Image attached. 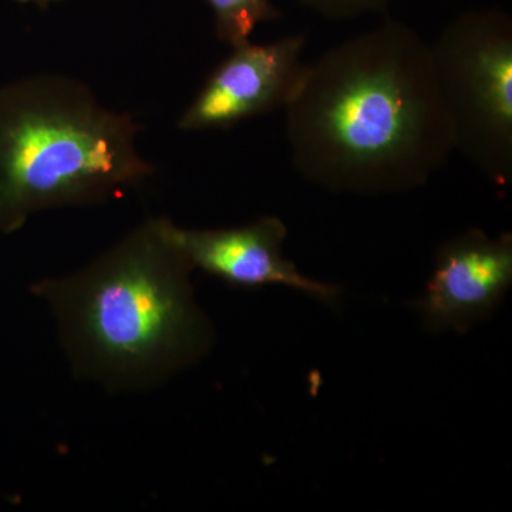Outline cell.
I'll return each instance as SVG.
<instances>
[{"mask_svg": "<svg viewBox=\"0 0 512 512\" xmlns=\"http://www.w3.org/2000/svg\"><path fill=\"white\" fill-rule=\"evenodd\" d=\"M285 111L292 164L333 191L410 190L456 151L430 46L396 20L306 64Z\"/></svg>", "mask_w": 512, "mask_h": 512, "instance_id": "obj_1", "label": "cell"}, {"mask_svg": "<svg viewBox=\"0 0 512 512\" xmlns=\"http://www.w3.org/2000/svg\"><path fill=\"white\" fill-rule=\"evenodd\" d=\"M173 224L148 220L76 274L36 285L76 375L138 392L207 355L214 333Z\"/></svg>", "mask_w": 512, "mask_h": 512, "instance_id": "obj_2", "label": "cell"}, {"mask_svg": "<svg viewBox=\"0 0 512 512\" xmlns=\"http://www.w3.org/2000/svg\"><path fill=\"white\" fill-rule=\"evenodd\" d=\"M140 124L107 109L87 84L40 74L0 92V229L33 214L100 204L153 174Z\"/></svg>", "mask_w": 512, "mask_h": 512, "instance_id": "obj_3", "label": "cell"}, {"mask_svg": "<svg viewBox=\"0 0 512 512\" xmlns=\"http://www.w3.org/2000/svg\"><path fill=\"white\" fill-rule=\"evenodd\" d=\"M430 46L454 147L498 187L512 178V19L473 10Z\"/></svg>", "mask_w": 512, "mask_h": 512, "instance_id": "obj_4", "label": "cell"}, {"mask_svg": "<svg viewBox=\"0 0 512 512\" xmlns=\"http://www.w3.org/2000/svg\"><path fill=\"white\" fill-rule=\"evenodd\" d=\"M305 36H286L269 45L232 47L178 120L181 131L228 130L278 109L292 99L306 64Z\"/></svg>", "mask_w": 512, "mask_h": 512, "instance_id": "obj_5", "label": "cell"}, {"mask_svg": "<svg viewBox=\"0 0 512 512\" xmlns=\"http://www.w3.org/2000/svg\"><path fill=\"white\" fill-rule=\"evenodd\" d=\"M512 284V237L470 229L441 245L419 309L433 332L471 326L497 311Z\"/></svg>", "mask_w": 512, "mask_h": 512, "instance_id": "obj_6", "label": "cell"}, {"mask_svg": "<svg viewBox=\"0 0 512 512\" xmlns=\"http://www.w3.org/2000/svg\"><path fill=\"white\" fill-rule=\"evenodd\" d=\"M173 237L192 268L234 288L284 285L335 305L338 286L302 275L282 254L288 229L275 217L259 218L237 228L185 229L173 224Z\"/></svg>", "mask_w": 512, "mask_h": 512, "instance_id": "obj_7", "label": "cell"}, {"mask_svg": "<svg viewBox=\"0 0 512 512\" xmlns=\"http://www.w3.org/2000/svg\"><path fill=\"white\" fill-rule=\"evenodd\" d=\"M207 3L214 12L218 39L231 47L249 42L259 23L281 16L271 0H207Z\"/></svg>", "mask_w": 512, "mask_h": 512, "instance_id": "obj_8", "label": "cell"}, {"mask_svg": "<svg viewBox=\"0 0 512 512\" xmlns=\"http://www.w3.org/2000/svg\"><path fill=\"white\" fill-rule=\"evenodd\" d=\"M330 19H352L366 13L380 12L390 0H301Z\"/></svg>", "mask_w": 512, "mask_h": 512, "instance_id": "obj_9", "label": "cell"}, {"mask_svg": "<svg viewBox=\"0 0 512 512\" xmlns=\"http://www.w3.org/2000/svg\"><path fill=\"white\" fill-rule=\"evenodd\" d=\"M20 3H32V5L40 6V8H47L53 3L62 2V0H16Z\"/></svg>", "mask_w": 512, "mask_h": 512, "instance_id": "obj_10", "label": "cell"}]
</instances>
